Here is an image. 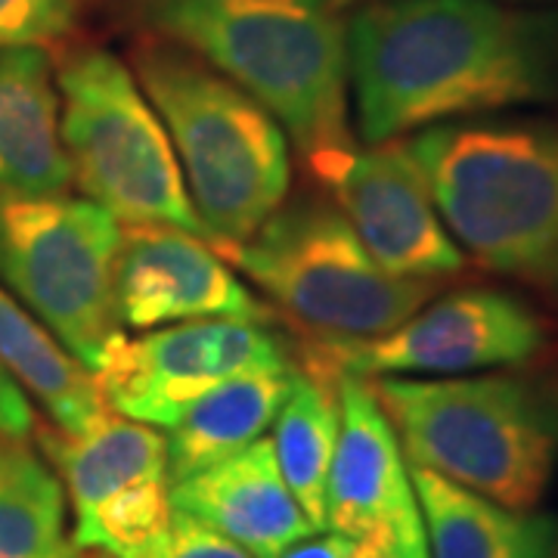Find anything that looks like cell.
<instances>
[{"instance_id":"20","label":"cell","mask_w":558,"mask_h":558,"mask_svg":"<svg viewBox=\"0 0 558 558\" xmlns=\"http://www.w3.org/2000/svg\"><path fill=\"white\" fill-rule=\"evenodd\" d=\"M0 363L65 435L87 432L109 410L94 376L0 282Z\"/></svg>"},{"instance_id":"6","label":"cell","mask_w":558,"mask_h":558,"mask_svg":"<svg viewBox=\"0 0 558 558\" xmlns=\"http://www.w3.org/2000/svg\"><path fill=\"white\" fill-rule=\"evenodd\" d=\"M286 314L323 341H360L391 332L435 299V279L385 274L336 205H279L255 236L218 248Z\"/></svg>"},{"instance_id":"5","label":"cell","mask_w":558,"mask_h":558,"mask_svg":"<svg viewBox=\"0 0 558 558\" xmlns=\"http://www.w3.org/2000/svg\"><path fill=\"white\" fill-rule=\"evenodd\" d=\"M134 72L174 146L205 240L223 248L255 236L292 180L279 121L171 40H143L134 50Z\"/></svg>"},{"instance_id":"12","label":"cell","mask_w":558,"mask_h":558,"mask_svg":"<svg viewBox=\"0 0 558 558\" xmlns=\"http://www.w3.org/2000/svg\"><path fill=\"white\" fill-rule=\"evenodd\" d=\"M339 444L326 481V527L379 546L385 558H428L410 465L369 381L339 373Z\"/></svg>"},{"instance_id":"27","label":"cell","mask_w":558,"mask_h":558,"mask_svg":"<svg viewBox=\"0 0 558 558\" xmlns=\"http://www.w3.org/2000/svg\"><path fill=\"white\" fill-rule=\"evenodd\" d=\"M556 558H558V553H556Z\"/></svg>"},{"instance_id":"22","label":"cell","mask_w":558,"mask_h":558,"mask_svg":"<svg viewBox=\"0 0 558 558\" xmlns=\"http://www.w3.org/2000/svg\"><path fill=\"white\" fill-rule=\"evenodd\" d=\"M84 16V0H0V50H53Z\"/></svg>"},{"instance_id":"14","label":"cell","mask_w":558,"mask_h":558,"mask_svg":"<svg viewBox=\"0 0 558 558\" xmlns=\"http://www.w3.org/2000/svg\"><path fill=\"white\" fill-rule=\"evenodd\" d=\"M171 506L205 521L255 558H279L292 543L317 534L282 478L267 438L174 481Z\"/></svg>"},{"instance_id":"7","label":"cell","mask_w":558,"mask_h":558,"mask_svg":"<svg viewBox=\"0 0 558 558\" xmlns=\"http://www.w3.org/2000/svg\"><path fill=\"white\" fill-rule=\"evenodd\" d=\"M60 137L84 199L131 223H168L205 240L174 146L134 72L109 50L60 62Z\"/></svg>"},{"instance_id":"23","label":"cell","mask_w":558,"mask_h":558,"mask_svg":"<svg viewBox=\"0 0 558 558\" xmlns=\"http://www.w3.org/2000/svg\"><path fill=\"white\" fill-rule=\"evenodd\" d=\"M168 558H255L245 553L240 543L223 537L220 531L208 527L205 521L193 519L186 512L174 509L171 521V549Z\"/></svg>"},{"instance_id":"21","label":"cell","mask_w":558,"mask_h":558,"mask_svg":"<svg viewBox=\"0 0 558 558\" xmlns=\"http://www.w3.org/2000/svg\"><path fill=\"white\" fill-rule=\"evenodd\" d=\"M0 558H78L65 537V490L25 440L0 438Z\"/></svg>"},{"instance_id":"3","label":"cell","mask_w":558,"mask_h":558,"mask_svg":"<svg viewBox=\"0 0 558 558\" xmlns=\"http://www.w3.org/2000/svg\"><path fill=\"white\" fill-rule=\"evenodd\" d=\"M410 153L447 233L481 267L558 292V121H447Z\"/></svg>"},{"instance_id":"9","label":"cell","mask_w":558,"mask_h":558,"mask_svg":"<svg viewBox=\"0 0 558 558\" xmlns=\"http://www.w3.org/2000/svg\"><path fill=\"white\" fill-rule=\"evenodd\" d=\"M279 369H292L289 351L258 319H186L137 339L121 332L90 376L112 413L171 428L220 381Z\"/></svg>"},{"instance_id":"8","label":"cell","mask_w":558,"mask_h":558,"mask_svg":"<svg viewBox=\"0 0 558 558\" xmlns=\"http://www.w3.org/2000/svg\"><path fill=\"white\" fill-rule=\"evenodd\" d=\"M121 223L97 202L0 193V282L90 373L121 336Z\"/></svg>"},{"instance_id":"4","label":"cell","mask_w":558,"mask_h":558,"mask_svg":"<svg viewBox=\"0 0 558 558\" xmlns=\"http://www.w3.org/2000/svg\"><path fill=\"white\" fill-rule=\"evenodd\" d=\"M418 469L534 509L558 462V381L524 373L366 379Z\"/></svg>"},{"instance_id":"1","label":"cell","mask_w":558,"mask_h":558,"mask_svg":"<svg viewBox=\"0 0 558 558\" xmlns=\"http://www.w3.org/2000/svg\"><path fill=\"white\" fill-rule=\"evenodd\" d=\"M348 78L366 146L558 102V10L373 0L348 22Z\"/></svg>"},{"instance_id":"24","label":"cell","mask_w":558,"mask_h":558,"mask_svg":"<svg viewBox=\"0 0 558 558\" xmlns=\"http://www.w3.org/2000/svg\"><path fill=\"white\" fill-rule=\"evenodd\" d=\"M38 428L32 400L25 398V388L13 379V373L0 363V438L28 440Z\"/></svg>"},{"instance_id":"26","label":"cell","mask_w":558,"mask_h":558,"mask_svg":"<svg viewBox=\"0 0 558 558\" xmlns=\"http://www.w3.org/2000/svg\"><path fill=\"white\" fill-rule=\"evenodd\" d=\"M78 558H109L106 553H97V549H78Z\"/></svg>"},{"instance_id":"17","label":"cell","mask_w":558,"mask_h":558,"mask_svg":"<svg viewBox=\"0 0 558 558\" xmlns=\"http://www.w3.org/2000/svg\"><path fill=\"white\" fill-rule=\"evenodd\" d=\"M410 478L425 521L428 558H556V519L506 509L418 465H410Z\"/></svg>"},{"instance_id":"16","label":"cell","mask_w":558,"mask_h":558,"mask_svg":"<svg viewBox=\"0 0 558 558\" xmlns=\"http://www.w3.org/2000/svg\"><path fill=\"white\" fill-rule=\"evenodd\" d=\"M40 450L50 459L72 506L75 527L128 487L168 478V438L153 425L106 410L87 432L65 435L40 428Z\"/></svg>"},{"instance_id":"18","label":"cell","mask_w":558,"mask_h":558,"mask_svg":"<svg viewBox=\"0 0 558 558\" xmlns=\"http://www.w3.org/2000/svg\"><path fill=\"white\" fill-rule=\"evenodd\" d=\"M292 379L295 366L279 373H248L220 381L193 400L165 435L171 484L255 444L274 425Z\"/></svg>"},{"instance_id":"11","label":"cell","mask_w":558,"mask_h":558,"mask_svg":"<svg viewBox=\"0 0 558 558\" xmlns=\"http://www.w3.org/2000/svg\"><path fill=\"white\" fill-rule=\"evenodd\" d=\"M307 168L385 274L438 282L462 270L465 255L440 220L410 143H351L307 156Z\"/></svg>"},{"instance_id":"25","label":"cell","mask_w":558,"mask_h":558,"mask_svg":"<svg viewBox=\"0 0 558 558\" xmlns=\"http://www.w3.org/2000/svg\"><path fill=\"white\" fill-rule=\"evenodd\" d=\"M279 558H385V553L366 539L332 531V534H319V537L314 534L301 537Z\"/></svg>"},{"instance_id":"15","label":"cell","mask_w":558,"mask_h":558,"mask_svg":"<svg viewBox=\"0 0 558 558\" xmlns=\"http://www.w3.org/2000/svg\"><path fill=\"white\" fill-rule=\"evenodd\" d=\"M69 183L50 53L38 47L0 50V193L53 196Z\"/></svg>"},{"instance_id":"2","label":"cell","mask_w":558,"mask_h":558,"mask_svg":"<svg viewBox=\"0 0 558 558\" xmlns=\"http://www.w3.org/2000/svg\"><path fill=\"white\" fill-rule=\"evenodd\" d=\"M137 10L159 38L255 97L304 156L354 143L348 25L336 0H137Z\"/></svg>"},{"instance_id":"19","label":"cell","mask_w":558,"mask_h":558,"mask_svg":"<svg viewBox=\"0 0 558 558\" xmlns=\"http://www.w3.org/2000/svg\"><path fill=\"white\" fill-rule=\"evenodd\" d=\"M339 373L311 357L304 373L295 369L274 418L270 444L292 497L317 531H326V481L339 444Z\"/></svg>"},{"instance_id":"10","label":"cell","mask_w":558,"mask_h":558,"mask_svg":"<svg viewBox=\"0 0 558 558\" xmlns=\"http://www.w3.org/2000/svg\"><path fill=\"white\" fill-rule=\"evenodd\" d=\"M546 326L515 295L462 289L418 307L391 332L360 341H319L311 357L357 379L469 376L521 366L543 351Z\"/></svg>"},{"instance_id":"13","label":"cell","mask_w":558,"mask_h":558,"mask_svg":"<svg viewBox=\"0 0 558 558\" xmlns=\"http://www.w3.org/2000/svg\"><path fill=\"white\" fill-rule=\"evenodd\" d=\"M116 314L121 329L143 332L186 319H270L215 245L168 223L121 227Z\"/></svg>"}]
</instances>
